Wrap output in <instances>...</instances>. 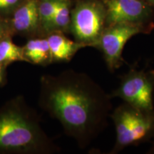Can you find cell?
<instances>
[{"label":"cell","mask_w":154,"mask_h":154,"mask_svg":"<svg viewBox=\"0 0 154 154\" xmlns=\"http://www.w3.org/2000/svg\"><path fill=\"white\" fill-rule=\"evenodd\" d=\"M153 29L154 24L108 25L103 29L94 48L102 53L108 69L111 72H113L126 62L123 58V50L127 42L136 34H148Z\"/></svg>","instance_id":"cell-5"},{"label":"cell","mask_w":154,"mask_h":154,"mask_svg":"<svg viewBox=\"0 0 154 154\" xmlns=\"http://www.w3.org/2000/svg\"><path fill=\"white\" fill-rule=\"evenodd\" d=\"M153 99H154V94H153Z\"/></svg>","instance_id":"cell-19"},{"label":"cell","mask_w":154,"mask_h":154,"mask_svg":"<svg viewBox=\"0 0 154 154\" xmlns=\"http://www.w3.org/2000/svg\"><path fill=\"white\" fill-rule=\"evenodd\" d=\"M116 138L109 152L116 154L128 146H138L154 138V111L148 112L124 102L111 113Z\"/></svg>","instance_id":"cell-2"},{"label":"cell","mask_w":154,"mask_h":154,"mask_svg":"<svg viewBox=\"0 0 154 154\" xmlns=\"http://www.w3.org/2000/svg\"><path fill=\"white\" fill-rule=\"evenodd\" d=\"M59 0H38V11L39 28L49 34L51 22Z\"/></svg>","instance_id":"cell-12"},{"label":"cell","mask_w":154,"mask_h":154,"mask_svg":"<svg viewBox=\"0 0 154 154\" xmlns=\"http://www.w3.org/2000/svg\"><path fill=\"white\" fill-rule=\"evenodd\" d=\"M112 99L84 72L70 69L45 82V106L81 149L88 147L107 127Z\"/></svg>","instance_id":"cell-1"},{"label":"cell","mask_w":154,"mask_h":154,"mask_svg":"<svg viewBox=\"0 0 154 154\" xmlns=\"http://www.w3.org/2000/svg\"><path fill=\"white\" fill-rule=\"evenodd\" d=\"M147 153H149V154H154V140L153 141V143H152V146H151V149L149 150V151L147 152Z\"/></svg>","instance_id":"cell-15"},{"label":"cell","mask_w":154,"mask_h":154,"mask_svg":"<svg viewBox=\"0 0 154 154\" xmlns=\"http://www.w3.org/2000/svg\"><path fill=\"white\" fill-rule=\"evenodd\" d=\"M2 36H3V32H2V29L1 26H0V41L2 39Z\"/></svg>","instance_id":"cell-17"},{"label":"cell","mask_w":154,"mask_h":154,"mask_svg":"<svg viewBox=\"0 0 154 154\" xmlns=\"http://www.w3.org/2000/svg\"><path fill=\"white\" fill-rule=\"evenodd\" d=\"M38 0H24L15 11L12 19L13 26L24 34L35 33L39 28L38 11Z\"/></svg>","instance_id":"cell-9"},{"label":"cell","mask_w":154,"mask_h":154,"mask_svg":"<svg viewBox=\"0 0 154 154\" xmlns=\"http://www.w3.org/2000/svg\"><path fill=\"white\" fill-rule=\"evenodd\" d=\"M143 1H145L148 5H149L151 7L154 8V0H143Z\"/></svg>","instance_id":"cell-16"},{"label":"cell","mask_w":154,"mask_h":154,"mask_svg":"<svg viewBox=\"0 0 154 154\" xmlns=\"http://www.w3.org/2000/svg\"><path fill=\"white\" fill-rule=\"evenodd\" d=\"M71 11L70 0H59L50 26L49 33L54 32H70Z\"/></svg>","instance_id":"cell-11"},{"label":"cell","mask_w":154,"mask_h":154,"mask_svg":"<svg viewBox=\"0 0 154 154\" xmlns=\"http://www.w3.org/2000/svg\"><path fill=\"white\" fill-rule=\"evenodd\" d=\"M154 69L138 70L131 68L121 78L117 88L111 94L140 110L153 112Z\"/></svg>","instance_id":"cell-6"},{"label":"cell","mask_w":154,"mask_h":154,"mask_svg":"<svg viewBox=\"0 0 154 154\" xmlns=\"http://www.w3.org/2000/svg\"><path fill=\"white\" fill-rule=\"evenodd\" d=\"M19 0H0V9H8L18 2Z\"/></svg>","instance_id":"cell-14"},{"label":"cell","mask_w":154,"mask_h":154,"mask_svg":"<svg viewBox=\"0 0 154 154\" xmlns=\"http://www.w3.org/2000/svg\"><path fill=\"white\" fill-rule=\"evenodd\" d=\"M49 43L51 61L57 62H68L80 49L87 47L84 44L70 39L64 33L51 32L47 38Z\"/></svg>","instance_id":"cell-8"},{"label":"cell","mask_w":154,"mask_h":154,"mask_svg":"<svg viewBox=\"0 0 154 154\" xmlns=\"http://www.w3.org/2000/svg\"><path fill=\"white\" fill-rule=\"evenodd\" d=\"M106 26V10L102 0H79L71 11L70 33L74 40L95 47Z\"/></svg>","instance_id":"cell-4"},{"label":"cell","mask_w":154,"mask_h":154,"mask_svg":"<svg viewBox=\"0 0 154 154\" xmlns=\"http://www.w3.org/2000/svg\"><path fill=\"white\" fill-rule=\"evenodd\" d=\"M17 61H27L24 57L23 48L9 39H2L0 41V63Z\"/></svg>","instance_id":"cell-13"},{"label":"cell","mask_w":154,"mask_h":154,"mask_svg":"<svg viewBox=\"0 0 154 154\" xmlns=\"http://www.w3.org/2000/svg\"><path fill=\"white\" fill-rule=\"evenodd\" d=\"M2 68H1V63H0V82H2Z\"/></svg>","instance_id":"cell-18"},{"label":"cell","mask_w":154,"mask_h":154,"mask_svg":"<svg viewBox=\"0 0 154 154\" xmlns=\"http://www.w3.org/2000/svg\"><path fill=\"white\" fill-rule=\"evenodd\" d=\"M106 10V26L114 24H154L153 7L143 0H102Z\"/></svg>","instance_id":"cell-7"},{"label":"cell","mask_w":154,"mask_h":154,"mask_svg":"<svg viewBox=\"0 0 154 154\" xmlns=\"http://www.w3.org/2000/svg\"><path fill=\"white\" fill-rule=\"evenodd\" d=\"M22 48L24 57L29 62L40 65L52 62L47 38L29 40Z\"/></svg>","instance_id":"cell-10"},{"label":"cell","mask_w":154,"mask_h":154,"mask_svg":"<svg viewBox=\"0 0 154 154\" xmlns=\"http://www.w3.org/2000/svg\"><path fill=\"white\" fill-rule=\"evenodd\" d=\"M0 148L27 151H48L49 140L35 121L19 112L0 116Z\"/></svg>","instance_id":"cell-3"}]
</instances>
